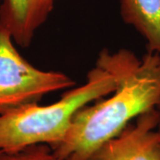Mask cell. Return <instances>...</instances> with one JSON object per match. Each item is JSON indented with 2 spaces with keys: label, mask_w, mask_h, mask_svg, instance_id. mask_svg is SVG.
<instances>
[{
  "label": "cell",
  "mask_w": 160,
  "mask_h": 160,
  "mask_svg": "<svg viewBox=\"0 0 160 160\" xmlns=\"http://www.w3.org/2000/svg\"><path fill=\"white\" fill-rule=\"evenodd\" d=\"M0 160H63L55 155L49 145L37 144L12 151H0Z\"/></svg>",
  "instance_id": "cell-7"
},
{
  "label": "cell",
  "mask_w": 160,
  "mask_h": 160,
  "mask_svg": "<svg viewBox=\"0 0 160 160\" xmlns=\"http://www.w3.org/2000/svg\"><path fill=\"white\" fill-rule=\"evenodd\" d=\"M157 113H158V126H157V130L158 132V133H159L160 135V102L158 104V106H157Z\"/></svg>",
  "instance_id": "cell-8"
},
{
  "label": "cell",
  "mask_w": 160,
  "mask_h": 160,
  "mask_svg": "<svg viewBox=\"0 0 160 160\" xmlns=\"http://www.w3.org/2000/svg\"><path fill=\"white\" fill-rule=\"evenodd\" d=\"M14 44L10 32L0 25V113L74 87L76 82L62 71L33 66Z\"/></svg>",
  "instance_id": "cell-3"
},
{
  "label": "cell",
  "mask_w": 160,
  "mask_h": 160,
  "mask_svg": "<svg viewBox=\"0 0 160 160\" xmlns=\"http://www.w3.org/2000/svg\"><path fill=\"white\" fill-rule=\"evenodd\" d=\"M124 22L145 40L147 52L160 55V0H119Z\"/></svg>",
  "instance_id": "cell-6"
},
{
  "label": "cell",
  "mask_w": 160,
  "mask_h": 160,
  "mask_svg": "<svg viewBox=\"0 0 160 160\" xmlns=\"http://www.w3.org/2000/svg\"><path fill=\"white\" fill-rule=\"evenodd\" d=\"M117 86L116 75L95 64L83 85L67 90L57 102L27 103L0 113V151L12 152L37 144L57 145L68 133L76 113L109 95Z\"/></svg>",
  "instance_id": "cell-2"
},
{
  "label": "cell",
  "mask_w": 160,
  "mask_h": 160,
  "mask_svg": "<svg viewBox=\"0 0 160 160\" xmlns=\"http://www.w3.org/2000/svg\"><path fill=\"white\" fill-rule=\"evenodd\" d=\"M95 64L111 70L118 86L105 97L80 109L69 132L51 147L63 160H87L102 144L119 134L160 102V55L147 52L139 58L126 49H103Z\"/></svg>",
  "instance_id": "cell-1"
},
{
  "label": "cell",
  "mask_w": 160,
  "mask_h": 160,
  "mask_svg": "<svg viewBox=\"0 0 160 160\" xmlns=\"http://www.w3.org/2000/svg\"><path fill=\"white\" fill-rule=\"evenodd\" d=\"M158 113L153 109L131 122L87 160H160Z\"/></svg>",
  "instance_id": "cell-4"
},
{
  "label": "cell",
  "mask_w": 160,
  "mask_h": 160,
  "mask_svg": "<svg viewBox=\"0 0 160 160\" xmlns=\"http://www.w3.org/2000/svg\"><path fill=\"white\" fill-rule=\"evenodd\" d=\"M0 2H1V0H0Z\"/></svg>",
  "instance_id": "cell-9"
},
{
  "label": "cell",
  "mask_w": 160,
  "mask_h": 160,
  "mask_svg": "<svg viewBox=\"0 0 160 160\" xmlns=\"http://www.w3.org/2000/svg\"><path fill=\"white\" fill-rule=\"evenodd\" d=\"M57 1L4 0L0 5V25L10 32L16 45L29 47Z\"/></svg>",
  "instance_id": "cell-5"
}]
</instances>
